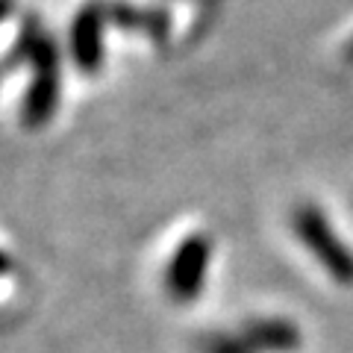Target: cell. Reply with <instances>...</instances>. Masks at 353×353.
Masks as SVG:
<instances>
[{
	"label": "cell",
	"mask_w": 353,
	"mask_h": 353,
	"mask_svg": "<svg viewBox=\"0 0 353 353\" xmlns=\"http://www.w3.org/2000/svg\"><path fill=\"white\" fill-rule=\"evenodd\" d=\"M21 50L32 62V83L27 88L24 106H21V121L30 130L44 127L57 112L59 103V57L53 48V39L44 36V30L32 21L21 32Z\"/></svg>",
	"instance_id": "6da1fadb"
},
{
	"label": "cell",
	"mask_w": 353,
	"mask_h": 353,
	"mask_svg": "<svg viewBox=\"0 0 353 353\" xmlns=\"http://www.w3.org/2000/svg\"><path fill=\"white\" fill-rule=\"evenodd\" d=\"M292 230L297 241L312 253L315 262L333 277L339 285L350 289L353 285V250L339 239L336 227L330 224L321 206L297 203L292 212Z\"/></svg>",
	"instance_id": "7a4b0ae2"
},
{
	"label": "cell",
	"mask_w": 353,
	"mask_h": 353,
	"mask_svg": "<svg viewBox=\"0 0 353 353\" xmlns=\"http://www.w3.org/2000/svg\"><path fill=\"white\" fill-rule=\"evenodd\" d=\"M212 250L215 245L206 233H189L176 245L168 268H165V289H168V294L176 303H192L201 297Z\"/></svg>",
	"instance_id": "3957f363"
},
{
	"label": "cell",
	"mask_w": 353,
	"mask_h": 353,
	"mask_svg": "<svg viewBox=\"0 0 353 353\" xmlns=\"http://www.w3.org/2000/svg\"><path fill=\"white\" fill-rule=\"evenodd\" d=\"M241 339L248 341L253 353H294L303 345V336L289 318H250L241 327Z\"/></svg>",
	"instance_id": "277c9868"
},
{
	"label": "cell",
	"mask_w": 353,
	"mask_h": 353,
	"mask_svg": "<svg viewBox=\"0 0 353 353\" xmlns=\"http://www.w3.org/2000/svg\"><path fill=\"white\" fill-rule=\"evenodd\" d=\"M109 12L103 3L85 6L74 21V59L85 74H97L103 62V24Z\"/></svg>",
	"instance_id": "5b68a950"
},
{
	"label": "cell",
	"mask_w": 353,
	"mask_h": 353,
	"mask_svg": "<svg viewBox=\"0 0 353 353\" xmlns=\"http://www.w3.org/2000/svg\"><path fill=\"white\" fill-rule=\"evenodd\" d=\"M197 353H253L248 347V341L241 336L230 333H209L197 341Z\"/></svg>",
	"instance_id": "8992f818"
},
{
	"label": "cell",
	"mask_w": 353,
	"mask_h": 353,
	"mask_svg": "<svg viewBox=\"0 0 353 353\" xmlns=\"http://www.w3.org/2000/svg\"><path fill=\"white\" fill-rule=\"evenodd\" d=\"M350 57H353V48H350Z\"/></svg>",
	"instance_id": "52a82bcc"
}]
</instances>
